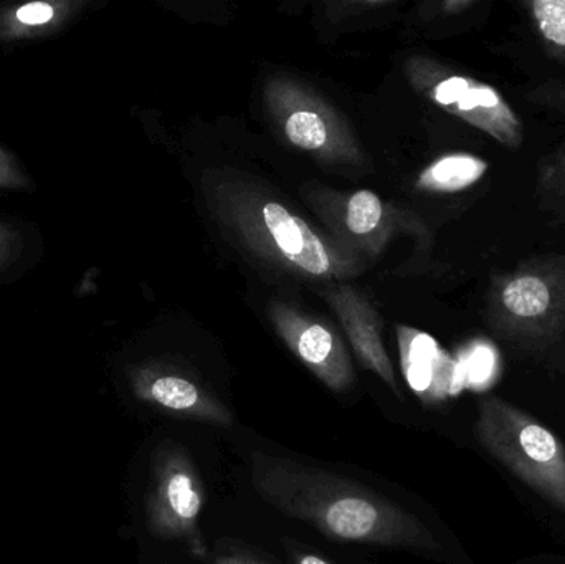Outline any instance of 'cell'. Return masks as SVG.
Segmentation results:
<instances>
[{"label":"cell","mask_w":565,"mask_h":564,"mask_svg":"<svg viewBox=\"0 0 565 564\" xmlns=\"http://www.w3.org/2000/svg\"><path fill=\"white\" fill-rule=\"evenodd\" d=\"M252 483L289 519L315 526L329 540L434 555L441 546L414 513L348 477L286 457L255 453Z\"/></svg>","instance_id":"obj_1"},{"label":"cell","mask_w":565,"mask_h":564,"mask_svg":"<svg viewBox=\"0 0 565 564\" xmlns=\"http://www.w3.org/2000/svg\"><path fill=\"white\" fill-rule=\"evenodd\" d=\"M475 436L524 486L565 515V447L553 430L503 397L478 404Z\"/></svg>","instance_id":"obj_2"},{"label":"cell","mask_w":565,"mask_h":564,"mask_svg":"<svg viewBox=\"0 0 565 564\" xmlns=\"http://www.w3.org/2000/svg\"><path fill=\"white\" fill-rule=\"evenodd\" d=\"M490 321L501 338L531 353L565 343V257L494 278Z\"/></svg>","instance_id":"obj_3"},{"label":"cell","mask_w":565,"mask_h":564,"mask_svg":"<svg viewBox=\"0 0 565 564\" xmlns=\"http://www.w3.org/2000/svg\"><path fill=\"white\" fill-rule=\"evenodd\" d=\"M205 503L204 482L188 450L171 443L159 450L149 496V526L154 535L182 542L204 555L199 519Z\"/></svg>","instance_id":"obj_4"},{"label":"cell","mask_w":565,"mask_h":564,"mask_svg":"<svg viewBox=\"0 0 565 564\" xmlns=\"http://www.w3.org/2000/svg\"><path fill=\"white\" fill-rule=\"evenodd\" d=\"M431 95L438 105L507 148L518 149L523 145L524 129L520 116L493 86L468 76L450 75L437 82Z\"/></svg>","instance_id":"obj_5"},{"label":"cell","mask_w":565,"mask_h":564,"mask_svg":"<svg viewBox=\"0 0 565 564\" xmlns=\"http://www.w3.org/2000/svg\"><path fill=\"white\" fill-rule=\"evenodd\" d=\"M142 396L178 419L199 421L224 427L232 426L235 421L234 413L221 401L205 393L194 381L178 374L152 377L142 390Z\"/></svg>","instance_id":"obj_6"},{"label":"cell","mask_w":565,"mask_h":564,"mask_svg":"<svg viewBox=\"0 0 565 564\" xmlns=\"http://www.w3.org/2000/svg\"><path fill=\"white\" fill-rule=\"evenodd\" d=\"M264 217L278 247L292 264L299 265L312 275L328 272V254L319 238L309 231L301 219L289 214L280 204L265 205Z\"/></svg>","instance_id":"obj_7"},{"label":"cell","mask_w":565,"mask_h":564,"mask_svg":"<svg viewBox=\"0 0 565 564\" xmlns=\"http://www.w3.org/2000/svg\"><path fill=\"white\" fill-rule=\"evenodd\" d=\"M444 364L447 363L438 351L437 343L428 334H415L404 358L408 384L417 393H428L430 390H435V394L444 393L445 387L438 381V376L444 377Z\"/></svg>","instance_id":"obj_8"},{"label":"cell","mask_w":565,"mask_h":564,"mask_svg":"<svg viewBox=\"0 0 565 564\" xmlns=\"http://www.w3.org/2000/svg\"><path fill=\"white\" fill-rule=\"evenodd\" d=\"M488 164L483 159L470 155L447 156L431 164L422 174V188L435 191L455 192L470 188L480 181L487 172Z\"/></svg>","instance_id":"obj_9"},{"label":"cell","mask_w":565,"mask_h":564,"mask_svg":"<svg viewBox=\"0 0 565 564\" xmlns=\"http://www.w3.org/2000/svg\"><path fill=\"white\" fill-rule=\"evenodd\" d=\"M527 7L546 49L565 60V0H534Z\"/></svg>","instance_id":"obj_10"},{"label":"cell","mask_w":565,"mask_h":564,"mask_svg":"<svg viewBox=\"0 0 565 564\" xmlns=\"http://www.w3.org/2000/svg\"><path fill=\"white\" fill-rule=\"evenodd\" d=\"M286 135L292 145L302 149L321 148L328 138L324 121L315 113L298 111L289 116L286 123Z\"/></svg>","instance_id":"obj_11"},{"label":"cell","mask_w":565,"mask_h":564,"mask_svg":"<svg viewBox=\"0 0 565 564\" xmlns=\"http://www.w3.org/2000/svg\"><path fill=\"white\" fill-rule=\"evenodd\" d=\"M382 217V205L377 195L371 191H359L349 199L348 227L354 234H367L377 227Z\"/></svg>","instance_id":"obj_12"},{"label":"cell","mask_w":565,"mask_h":564,"mask_svg":"<svg viewBox=\"0 0 565 564\" xmlns=\"http://www.w3.org/2000/svg\"><path fill=\"white\" fill-rule=\"evenodd\" d=\"M55 15V10L46 2H32L20 7L15 12L17 20L23 25H43Z\"/></svg>","instance_id":"obj_13"},{"label":"cell","mask_w":565,"mask_h":564,"mask_svg":"<svg viewBox=\"0 0 565 564\" xmlns=\"http://www.w3.org/2000/svg\"><path fill=\"white\" fill-rule=\"evenodd\" d=\"M211 564H265L260 560L255 558L252 555H245V553H224V555H217L212 560Z\"/></svg>","instance_id":"obj_14"},{"label":"cell","mask_w":565,"mask_h":564,"mask_svg":"<svg viewBox=\"0 0 565 564\" xmlns=\"http://www.w3.org/2000/svg\"><path fill=\"white\" fill-rule=\"evenodd\" d=\"M295 564H331L312 553H295Z\"/></svg>","instance_id":"obj_15"},{"label":"cell","mask_w":565,"mask_h":564,"mask_svg":"<svg viewBox=\"0 0 565 564\" xmlns=\"http://www.w3.org/2000/svg\"><path fill=\"white\" fill-rule=\"evenodd\" d=\"M543 96L550 99V103H556V105L565 106V86L564 88H556L554 92H544Z\"/></svg>","instance_id":"obj_16"}]
</instances>
